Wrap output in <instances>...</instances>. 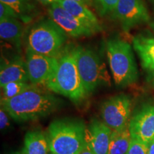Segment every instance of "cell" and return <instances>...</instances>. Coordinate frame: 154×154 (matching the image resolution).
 <instances>
[{
	"label": "cell",
	"instance_id": "1",
	"mask_svg": "<svg viewBox=\"0 0 154 154\" xmlns=\"http://www.w3.org/2000/svg\"><path fill=\"white\" fill-rule=\"evenodd\" d=\"M61 103V99L35 85L11 99H1V107L20 122L44 118L57 111Z\"/></svg>",
	"mask_w": 154,
	"mask_h": 154
},
{
	"label": "cell",
	"instance_id": "2",
	"mask_svg": "<svg viewBox=\"0 0 154 154\" xmlns=\"http://www.w3.org/2000/svg\"><path fill=\"white\" fill-rule=\"evenodd\" d=\"M77 47L71 44L66 46L59 57L57 71L45 84L50 91L76 103L87 96L77 66Z\"/></svg>",
	"mask_w": 154,
	"mask_h": 154
},
{
	"label": "cell",
	"instance_id": "3",
	"mask_svg": "<svg viewBox=\"0 0 154 154\" xmlns=\"http://www.w3.org/2000/svg\"><path fill=\"white\" fill-rule=\"evenodd\" d=\"M86 126L77 119L54 121L48 128V141L51 154H79L87 146Z\"/></svg>",
	"mask_w": 154,
	"mask_h": 154
},
{
	"label": "cell",
	"instance_id": "4",
	"mask_svg": "<svg viewBox=\"0 0 154 154\" xmlns=\"http://www.w3.org/2000/svg\"><path fill=\"white\" fill-rule=\"evenodd\" d=\"M67 34L51 18H44L30 26L26 37V49L59 58L66 47Z\"/></svg>",
	"mask_w": 154,
	"mask_h": 154
},
{
	"label": "cell",
	"instance_id": "5",
	"mask_svg": "<svg viewBox=\"0 0 154 154\" xmlns=\"http://www.w3.org/2000/svg\"><path fill=\"white\" fill-rule=\"evenodd\" d=\"M106 55L115 84L124 88L138 79V72L131 46L119 38L106 42Z\"/></svg>",
	"mask_w": 154,
	"mask_h": 154
},
{
	"label": "cell",
	"instance_id": "6",
	"mask_svg": "<svg viewBox=\"0 0 154 154\" xmlns=\"http://www.w3.org/2000/svg\"><path fill=\"white\" fill-rule=\"evenodd\" d=\"M76 62L87 95L101 86H111V77L106 66L94 50L87 47H77Z\"/></svg>",
	"mask_w": 154,
	"mask_h": 154
},
{
	"label": "cell",
	"instance_id": "7",
	"mask_svg": "<svg viewBox=\"0 0 154 154\" xmlns=\"http://www.w3.org/2000/svg\"><path fill=\"white\" fill-rule=\"evenodd\" d=\"M132 101L126 94L112 96L102 103L101 116L103 121L112 131L121 130L129 126Z\"/></svg>",
	"mask_w": 154,
	"mask_h": 154
},
{
	"label": "cell",
	"instance_id": "8",
	"mask_svg": "<svg viewBox=\"0 0 154 154\" xmlns=\"http://www.w3.org/2000/svg\"><path fill=\"white\" fill-rule=\"evenodd\" d=\"M112 16L126 32L150 22V15L143 0H119Z\"/></svg>",
	"mask_w": 154,
	"mask_h": 154
},
{
	"label": "cell",
	"instance_id": "9",
	"mask_svg": "<svg viewBox=\"0 0 154 154\" xmlns=\"http://www.w3.org/2000/svg\"><path fill=\"white\" fill-rule=\"evenodd\" d=\"M26 63L29 80L32 84L45 85L57 71L59 58L48 57L26 49Z\"/></svg>",
	"mask_w": 154,
	"mask_h": 154
},
{
	"label": "cell",
	"instance_id": "10",
	"mask_svg": "<svg viewBox=\"0 0 154 154\" xmlns=\"http://www.w3.org/2000/svg\"><path fill=\"white\" fill-rule=\"evenodd\" d=\"M131 138L149 144L154 138V104L145 103L131 118Z\"/></svg>",
	"mask_w": 154,
	"mask_h": 154
},
{
	"label": "cell",
	"instance_id": "11",
	"mask_svg": "<svg viewBox=\"0 0 154 154\" xmlns=\"http://www.w3.org/2000/svg\"><path fill=\"white\" fill-rule=\"evenodd\" d=\"M48 14L55 23L66 32L67 35L74 38L90 36L95 33L76 17L65 10L59 3L49 5Z\"/></svg>",
	"mask_w": 154,
	"mask_h": 154
},
{
	"label": "cell",
	"instance_id": "12",
	"mask_svg": "<svg viewBox=\"0 0 154 154\" xmlns=\"http://www.w3.org/2000/svg\"><path fill=\"white\" fill-rule=\"evenodd\" d=\"M112 131L103 121L92 119L86 126V140L88 147L94 154H109Z\"/></svg>",
	"mask_w": 154,
	"mask_h": 154
},
{
	"label": "cell",
	"instance_id": "13",
	"mask_svg": "<svg viewBox=\"0 0 154 154\" xmlns=\"http://www.w3.org/2000/svg\"><path fill=\"white\" fill-rule=\"evenodd\" d=\"M133 47L139 57L144 71L154 79V36L143 33L134 36Z\"/></svg>",
	"mask_w": 154,
	"mask_h": 154
},
{
	"label": "cell",
	"instance_id": "14",
	"mask_svg": "<svg viewBox=\"0 0 154 154\" xmlns=\"http://www.w3.org/2000/svg\"><path fill=\"white\" fill-rule=\"evenodd\" d=\"M29 75L26 60L19 56L13 57L7 62L2 63L0 72V85L2 87L10 82H27Z\"/></svg>",
	"mask_w": 154,
	"mask_h": 154
},
{
	"label": "cell",
	"instance_id": "15",
	"mask_svg": "<svg viewBox=\"0 0 154 154\" xmlns=\"http://www.w3.org/2000/svg\"><path fill=\"white\" fill-rule=\"evenodd\" d=\"M59 4L79 21L91 29L95 34L102 31L99 19L88 9V6L72 0H60Z\"/></svg>",
	"mask_w": 154,
	"mask_h": 154
},
{
	"label": "cell",
	"instance_id": "16",
	"mask_svg": "<svg viewBox=\"0 0 154 154\" xmlns=\"http://www.w3.org/2000/svg\"><path fill=\"white\" fill-rule=\"evenodd\" d=\"M24 27L22 21L16 18L0 20V37L3 41L17 47H21L24 36Z\"/></svg>",
	"mask_w": 154,
	"mask_h": 154
},
{
	"label": "cell",
	"instance_id": "17",
	"mask_svg": "<svg viewBox=\"0 0 154 154\" xmlns=\"http://www.w3.org/2000/svg\"><path fill=\"white\" fill-rule=\"evenodd\" d=\"M49 145L48 138L38 131H29L25 135L23 154H48Z\"/></svg>",
	"mask_w": 154,
	"mask_h": 154
},
{
	"label": "cell",
	"instance_id": "18",
	"mask_svg": "<svg viewBox=\"0 0 154 154\" xmlns=\"http://www.w3.org/2000/svg\"><path fill=\"white\" fill-rule=\"evenodd\" d=\"M11 7L18 15L19 20L29 23L37 15L38 9L33 0H0Z\"/></svg>",
	"mask_w": 154,
	"mask_h": 154
},
{
	"label": "cell",
	"instance_id": "19",
	"mask_svg": "<svg viewBox=\"0 0 154 154\" xmlns=\"http://www.w3.org/2000/svg\"><path fill=\"white\" fill-rule=\"evenodd\" d=\"M131 140L129 127L113 131L111 134L109 154H127Z\"/></svg>",
	"mask_w": 154,
	"mask_h": 154
},
{
	"label": "cell",
	"instance_id": "20",
	"mask_svg": "<svg viewBox=\"0 0 154 154\" xmlns=\"http://www.w3.org/2000/svg\"><path fill=\"white\" fill-rule=\"evenodd\" d=\"M32 86H34V84H29L27 82H24L8 83L2 87L3 89V96L2 98L11 99L19 95L22 92L30 88Z\"/></svg>",
	"mask_w": 154,
	"mask_h": 154
},
{
	"label": "cell",
	"instance_id": "21",
	"mask_svg": "<svg viewBox=\"0 0 154 154\" xmlns=\"http://www.w3.org/2000/svg\"><path fill=\"white\" fill-rule=\"evenodd\" d=\"M96 9L100 16L104 17L114 11L119 0H94Z\"/></svg>",
	"mask_w": 154,
	"mask_h": 154
},
{
	"label": "cell",
	"instance_id": "22",
	"mask_svg": "<svg viewBox=\"0 0 154 154\" xmlns=\"http://www.w3.org/2000/svg\"><path fill=\"white\" fill-rule=\"evenodd\" d=\"M127 154H149V144L131 138Z\"/></svg>",
	"mask_w": 154,
	"mask_h": 154
},
{
	"label": "cell",
	"instance_id": "23",
	"mask_svg": "<svg viewBox=\"0 0 154 154\" xmlns=\"http://www.w3.org/2000/svg\"><path fill=\"white\" fill-rule=\"evenodd\" d=\"M10 18L19 19L18 15L15 12L14 9L9 5H7V4L0 2V20Z\"/></svg>",
	"mask_w": 154,
	"mask_h": 154
},
{
	"label": "cell",
	"instance_id": "24",
	"mask_svg": "<svg viewBox=\"0 0 154 154\" xmlns=\"http://www.w3.org/2000/svg\"><path fill=\"white\" fill-rule=\"evenodd\" d=\"M7 114H8V113L3 108L1 107V110H0V128H1L2 131L5 130L10 125L9 119Z\"/></svg>",
	"mask_w": 154,
	"mask_h": 154
},
{
	"label": "cell",
	"instance_id": "25",
	"mask_svg": "<svg viewBox=\"0 0 154 154\" xmlns=\"http://www.w3.org/2000/svg\"><path fill=\"white\" fill-rule=\"evenodd\" d=\"M38 3L42 4L43 5H51L54 3H59L60 0H36Z\"/></svg>",
	"mask_w": 154,
	"mask_h": 154
},
{
	"label": "cell",
	"instance_id": "26",
	"mask_svg": "<svg viewBox=\"0 0 154 154\" xmlns=\"http://www.w3.org/2000/svg\"><path fill=\"white\" fill-rule=\"evenodd\" d=\"M72 1L82 3L83 5H85L86 6H91L92 5V2H93V0H72Z\"/></svg>",
	"mask_w": 154,
	"mask_h": 154
},
{
	"label": "cell",
	"instance_id": "27",
	"mask_svg": "<svg viewBox=\"0 0 154 154\" xmlns=\"http://www.w3.org/2000/svg\"><path fill=\"white\" fill-rule=\"evenodd\" d=\"M149 154H154V138L149 144Z\"/></svg>",
	"mask_w": 154,
	"mask_h": 154
},
{
	"label": "cell",
	"instance_id": "28",
	"mask_svg": "<svg viewBox=\"0 0 154 154\" xmlns=\"http://www.w3.org/2000/svg\"><path fill=\"white\" fill-rule=\"evenodd\" d=\"M79 154H94V153L91 151V150H90V149L88 147V146H87L85 149H84L82 152H81Z\"/></svg>",
	"mask_w": 154,
	"mask_h": 154
},
{
	"label": "cell",
	"instance_id": "29",
	"mask_svg": "<svg viewBox=\"0 0 154 154\" xmlns=\"http://www.w3.org/2000/svg\"><path fill=\"white\" fill-rule=\"evenodd\" d=\"M150 26H151V27L152 28V29H153V31L154 32V22H152L150 24Z\"/></svg>",
	"mask_w": 154,
	"mask_h": 154
},
{
	"label": "cell",
	"instance_id": "30",
	"mask_svg": "<svg viewBox=\"0 0 154 154\" xmlns=\"http://www.w3.org/2000/svg\"><path fill=\"white\" fill-rule=\"evenodd\" d=\"M150 1H151V2H152V4H153V6H154V0H150Z\"/></svg>",
	"mask_w": 154,
	"mask_h": 154
},
{
	"label": "cell",
	"instance_id": "31",
	"mask_svg": "<svg viewBox=\"0 0 154 154\" xmlns=\"http://www.w3.org/2000/svg\"><path fill=\"white\" fill-rule=\"evenodd\" d=\"M152 84H153V87H154V79H153V82H152Z\"/></svg>",
	"mask_w": 154,
	"mask_h": 154
},
{
	"label": "cell",
	"instance_id": "32",
	"mask_svg": "<svg viewBox=\"0 0 154 154\" xmlns=\"http://www.w3.org/2000/svg\"><path fill=\"white\" fill-rule=\"evenodd\" d=\"M19 154H23V153H19Z\"/></svg>",
	"mask_w": 154,
	"mask_h": 154
}]
</instances>
